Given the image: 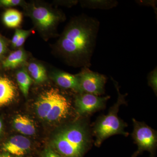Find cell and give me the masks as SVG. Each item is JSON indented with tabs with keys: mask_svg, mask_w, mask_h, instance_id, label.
<instances>
[{
	"mask_svg": "<svg viewBox=\"0 0 157 157\" xmlns=\"http://www.w3.org/2000/svg\"><path fill=\"white\" fill-rule=\"evenodd\" d=\"M22 31L23 30L20 29H16L15 30L13 38H12V41H11V43H12V45L13 47L19 39L22 33Z\"/></svg>",
	"mask_w": 157,
	"mask_h": 157,
	"instance_id": "603a6c76",
	"label": "cell"
},
{
	"mask_svg": "<svg viewBox=\"0 0 157 157\" xmlns=\"http://www.w3.org/2000/svg\"><path fill=\"white\" fill-rule=\"evenodd\" d=\"M90 144L89 127L79 123L61 129L52 142V148L63 157H83Z\"/></svg>",
	"mask_w": 157,
	"mask_h": 157,
	"instance_id": "7a4b0ae2",
	"label": "cell"
},
{
	"mask_svg": "<svg viewBox=\"0 0 157 157\" xmlns=\"http://www.w3.org/2000/svg\"><path fill=\"white\" fill-rule=\"evenodd\" d=\"M52 76L57 84L61 87L73 90L78 94L82 93L77 75L57 70L54 71Z\"/></svg>",
	"mask_w": 157,
	"mask_h": 157,
	"instance_id": "30bf717a",
	"label": "cell"
},
{
	"mask_svg": "<svg viewBox=\"0 0 157 157\" xmlns=\"http://www.w3.org/2000/svg\"><path fill=\"white\" fill-rule=\"evenodd\" d=\"M82 6L90 9L108 10L117 6L118 2L113 0H86L81 1Z\"/></svg>",
	"mask_w": 157,
	"mask_h": 157,
	"instance_id": "2e32d148",
	"label": "cell"
},
{
	"mask_svg": "<svg viewBox=\"0 0 157 157\" xmlns=\"http://www.w3.org/2000/svg\"><path fill=\"white\" fill-rule=\"evenodd\" d=\"M27 55L22 48L13 52L2 62L3 67L7 69H14L26 61Z\"/></svg>",
	"mask_w": 157,
	"mask_h": 157,
	"instance_id": "4fadbf2b",
	"label": "cell"
},
{
	"mask_svg": "<svg viewBox=\"0 0 157 157\" xmlns=\"http://www.w3.org/2000/svg\"><path fill=\"white\" fill-rule=\"evenodd\" d=\"M3 128V124L2 121L0 120V134L2 132V130Z\"/></svg>",
	"mask_w": 157,
	"mask_h": 157,
	"instance_id": "484cf974",
	"label": "cell"
},
{
	"mask_svg": "<svg viewBox=\"0 0 157 157\" xmlns=\"http://www.w3.org/2000/svg\"><path fill=\"white\" fill-rule=\"evenodd\" d=\"M13 126L15 130L23 135L31 136L36 133L33 122L26 116L17 115L13 120Z\"/></svg>",
	"mask_w": 157,
	"mask_h": 157,
	"instance_id": "7c38bea8",
	"label": "cell"
},
{
	"mask_svg": "<svg viewBox=\"0 0 157 157\" xmlns=\"http://www.w3.org/2000/svg\"><path fill=\"white\" fill-rule=\"evenodd\" d=\"M155 3H156V2H155V1H144V2H143L142 1H141V2H138V3L139 4H140V5H144V6H150L152 7L154 9L155 11L156 10H157V8L156 7Z\"/></svg>",
	"mask_w": 157,
	"mask_h": 157,
	"instance_id": "cb8c5ba5",
	"label": "cell"
},
{
	"mask_svg": "<svg viewBox=\"0 0 157 157\" xmlns=\"http://www.w3.org/2000/svg\"><path fill=\"white\" fill-rule=\"evenodd\" d=\"M16 79L23 94L27 97L32 83V78L28 71L24 68L18 70L16 73Z\"/></svg>",
	"mask_w": 157,
	"mask_h": 157,
	"instance_id": "e0dca14e",
	"label": "cell"
},
{
	"mask_svg": "<svg viewBox=\"0 0 157 157\" xmlns=\"http://www.w3.org/2000/svg\"><path fill=\"white\" fill-rule=\"evenodd\" d=\"M41 157H63L52 147H46L41 154Z\"/></svg>",
	"mask_w": 157,
	"mask_h": 157,
	"instance_id": "ffe728a7",
	"label": "cell"
},
{
	"mask_svg": "<svg viewBox=\"0 0 157 157\" xmlns=\"http://www.w3.org/2000/svg\"><path fill=\"white\" fill-rule=\"evenodd\" d=\"M71 103L68 98L56 89L47 110L45 121L54 123L66 118L71 109Z\"/></svg>",
	"mask_w": 157,
	"mask_h": 157,
	"instance_id": "52a82bcc",
	"label": "cell"
},
{
	"mask_svg": "<svg viewBox=\"0 0 157 157\" xmlns=\"http://www.w3.org/2000/svg\"><path fill=\"white\" fill-rule=\"evenodd\" d=\"M109 98V96L103 97L88 93L78 94L75 101L76 112L81 116L96 112L103 109Z\"/></svg>",
	"mask_w": 157,
	"mask_h": 157,
	"instance_id": "ba28073f",
	"label": "cell"
},
{
	"mask_svg": "<svg viewBox=\"0 0 157 157\" xmlns=\"http://www.w3.org/2000/svg\"><path fill=\"white\" fill-rule=\"evenodd\" d=\"M132 137L137 144V150L133 155L135 157L144 151H148L152 155L157 143V132L144 122L133 119Z\"/></svg>",
	"mask_w": 157,
	"mask_h": 157,
	"instance_id": "5b68a950",
	"label": "cell"
},
{
	"mask_svg": "<svg viewBox=\"0 0 157 157\" xmlns=\"http://www.w3.org/2000/svg\"><path fill=\"white\" fill-rule=\"evenodd\" d=\"M22 3V1L20 0H0V6L6 7L18 6Z\"/></svg>",
	"mask_w": 157,
	"mask_h": 157,
	"instance_id": "44dd1931",
	"label": "cell"
},
{
	"mask_svg": "<svg viewBox=\"0 0 157 157\" xmlns=\"http://www.w3.org/2000/svg\"><path fill=\"white\" fill-rule=\"evenodd\" d=\"M31 33V30H23L22 33L19 39L16 44L14 46V48H18L21 47L25 42V40L27 39Z\"/></svg>",
	"mask_w": 157,
	"mask_h": 157,
	"instance_id": "d6986e66",
	"label": "cell"
},
{
	"mask_svg": "<svg viewBox=\"0 0 157 157\" xmlns=\"http://www.w3.org/2000/svg\"><path fill=\"white\" fill-rule=\"evenodd\" d=\"M0 157H14L9 153L5 152L0 154Z\"/></svg>",
	"mask_w": 157,
	"mask_h": 157,
	"instance_id": "d4e9b609",
	"label": "cell"
},
{
	"mask_svg": "<svg viewBox=\"0 0 157 157\" xmlns=\"http://www.w3.org/2000/svg\"><path fill=\"white\" fill-rule=\"evenodd\" d=\"M17 90L13 82L0 76V107L6 106L15 99Z\"/></svg>",
	"mask_w": 157,
	"mask_h": 157,
	"instance_id": "8fae6325",
	"label": "cell"
},
{
	"mask_svg": "<svg viewBox=\"0 0 157 157\" xmlns=\"http://www.w3.org/2000/svg\"><path fill=\"white\" fill-rule=\"evenodd\" d=\"M111 78L117 91V101L110 107L108 113L99 118L94 126L93 133L96 137L94 143L96 146H101L104 140L113 135H128V133L125 131L127 124L118 116L120 107L123 104H126L125 98L127 94H122L117 82Z\"/></svg>",
	"mask_w": 157,
	"mask_h": 157,
	"instance_id": "3957f363",
	"label": "cell"
},
{
	"mask_svg": "<svg viewBox=\"0 0 157 157\" xmlns=\"http://www.w3.org/2000/svg\"><path fill=\"white\" fill-rule=\"evenodd\" d=\"M7 46L6 41L0 37V59L2 58L7 51Z\"/></svg>",
	"mask_w": 157,
	"mask_h": 157,
	"instance_id": "7402d4cb",
	"label": "cell"
},
{
	"mask_svg": "<svg viewBox=\"0 0 157 157\" xmlns=\"http://www.w3.org/2000/svg\"><path fill=\"white\" fill-rule=\"evenodd\" d=\"M28 71L31 78L37 83H43L47 79V73L44 66L39 63L32 62L28 66Z\"/></svg>",
	"mask_w": 157,
	"mask_h": 157,
	"instance_id": "5bb4252c",
	"label": "cell"
},
{
	"mask_svg": "<svg viewBox=\"0 0 157 157\" xmlns=\"http://www.w3.org/2000/svg\"><path fill=\"white\" fill-rule=\"evenodd\" d=\"M148 85L151 88L156 95L157 93V67L148 73L147 76Z\"/></svg>",
	"mask_w": 157,
	"mask_h": 157,
	"instance_id": "ac0fdd59",
	"label": "cell"
},
{
	"mask_svg": "<svg viewBox=\"0 0 157 157\" xmlns=\"http://www.w3.org/2000/svg\"><path fill=\"white\" fill-rule=\"evenodd\" d=\"M29 13L37 28L43 33L55 30L59 23L65 19L61 12L44 6L32 5Z\"/></svg>",
	"mask_w": 157,
	"mask_h": 157,
	"instance_id": "277c9868",
	"label": "cell"
},
{
	"mask_svg": "<svg viewBox=\"0 0 157 157\" xmlns=\"http://www.w3.org/2000/svg\"><path fill=\"white\" fill-rule=\"evenodd\" d=\"M31 147L30 141L27 137L16 135L4 144L2 149L14 157H23L29 153Z\"/></svg>",
	"mask_w": 157,
	"mask_h": 157,
	"instance_id": "9c48e42d",
	"label": "cell"
},
{
	"mask_svg": "<svg viewBox=\"0 0 157 157\" xmlns=\"http://www.w3.org/2000/svg\"><path fill=\"white\" fill-rule=\"evenodd\" d=\"M100 25L98 19L86 14L71 19L57 42L58 54L70 66L90 68Z\"/></svg>",
	"mask_w": 157,
	"mask_h": 157,
	"instance_id": "6da1fadb",
	"label": "cell"
},
{
	"mask_svg": "<svg viewBox=\"0 0 157 157\" xmlns=\"http://www.w3.org/2000/svg\"><path fill=\"white\" fill-rule=\"evenodd\" d=\"M3 21L5 25L8 27L16 28L22 22V14L16 9H8L3 14Z\"/></svg>",
	"mask_w": 157,
	"mask_h": 157,
	"instance_id": "9a60e30c",
	"label": "cell"
},
{
	"mask_svg": "<svg viewBox=\"0 0 157 157\" xmlns=\"http://www.w3.org/2000/svg\"><path fill=\"white\" fill-rule=\"evenodd\" d=\"M76 75L82 93L99 96L104 94L107 80L105 75L92 71L88 67L82 68L81 72Z\"/></svg>",
	"mask_w": 157,
	"mask_h": 157,
	"instance_id": "8992f818",
	"label": "cell"
}]
</instances>
